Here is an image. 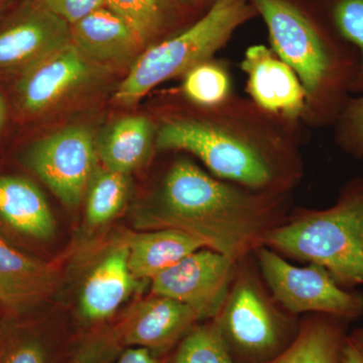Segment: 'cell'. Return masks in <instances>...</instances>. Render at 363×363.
Returning a JSON list of instances; mask_svg holds the SVG:
<instances>
[{"instance_id": "obj_1", "label": "cell", "mask_w": 363, "mask_h": 363, "mask_svg": "<svg viewBox=\"0 0 363 363\" xmlns=\"http://www.w3.org/2000/svg\"><path fill=\"white\" fill-rule=\"evenodd\" d=\"M204 116H175L157 126L156 147L190 152L212 175L255 192L291 194L303 177L300 121L231 95Z\"/></svg>"}, {"instance_id": "obj_2", "label": "cell", "mask_w": 363, "mask_h": 363, "mask_svg": "<svg viewBox=\"0 0 363 363\" xmlns=\"http://www.w3.org/2000/svg\"><path fill=\"white\" fill-rule=\"evenodd\" d=\"M291 194H269L220 180L188 159L167 172L140 225L177 229L236 262L262 247L264 235L288 216Z\"/></svg>"}, {"instance_id": "obj_3", "label": "cell", "mask_w": 363, "mask_h": 363, "mask_svg": "<svg viewBox=\"0 0 363 363\" xmlns=\"http://www.w3.org/2000/svg\"><path fill=\"white\" fill-rule=\"evenodd\" d=\"M272 50L298 76L306 94L303 123L333 125L351 96L357 52L291 0H252Z\"/></svg>"}, {"instance_id": "obj_4", "label": "cell", "mask_w": 363, "mask_h": 363, "mask_svg": "<svg viewBox=\"0 0 363 363\" xmlns=\"http://www.w3.org/2000/svg\"><path fill=\"white\" fill-rule=\"evenodd\" d=\"M262 245L324 267L343 288L363 286V177L345 184L331 207L291 212Z\"/></svg>"}, {"instance_id": "obj_5", "label": "cell", "mask_w": 363, "mask_h": 363, "mask_svg": "<svg viewBox=\"0 0 363 363\" xmlns=\"http://www.w3.org/2000/svg\"><path fill=\"white\" fill-rule=\"evenodd\" d=\"M252 0H214L192 26L140 52L114 98L135 104L169 79L184 76L193 67L211 60L234 32L257 14Z\"/></svg>"}, {"instance_id": "obj_6", "label": "cell", "mask_w": 363, "mask_h": 363, "mask_svg": "<svg viewBox=\"0 0 363 363\" xmlns=\"http://www.w3.org/2000/svg\"><path fill=\"white\" fill-rule=\"evenodd\" d=\"M247 259L238 262L225 303L214 319L235 363H269L292 342L300 320L267 292Z\"/></svg>"}, {"instance_id": "obj_7", "label": "cell", "mask_w": 363, "mask_h": 363, "mask_svg": "<svg viewBox=\"0 0 363 363\" xmlns=\"http://www.w3.org/2000/svg\"><path fill=\"white\" fill-rule=\"evenodd\" d=\"M253 255L272 298L291 315L323 314L348 322L363 317V294L339 285L324 267L294 266L264 245Z\"/></svg>"}, {"instance_id": "obj_8", "label": "cell", "mask_w": 363, "mask_h": 363, "mask_svg": "<svg viewBox=\"0 0 363 363\" xmlns=\"http://www.w3.org/2000/svg\"><path fill=\"white\" fill-rule=\"evenodd\" d=\"M96 142L83 126H70L38 140L26 162L67 207H77L96 167Z\"/></svg>"}, {"instance_id": "obj_9", "label": "cell", "mask_w": 363, "mask_h": 363, "mask_svg": "<svg viewBox=\"0 0 363 363\" xmlns=\"http://www.w3.org/2000/svg\"><path fill=\"white\" fill-rule=\"evenodd\" d=\"M238 266L220 252L201 248L152 279V293L187 305L200 321H208L220 313Z\"/></svg>"}, {"instance_id": "obj_10", "label": "cell", "mask_w": 363, "mask_h": 363, "mask_svg": "<svg viewBox=\"0 0 363 363\" xmlns=\"http://www.w3.org/2000/svg\"><path fill=\"white\" fill-rule=\"evenodd\" d=\"M199 321L187 305L152 294L126 310L112 328L123 347L147 348L164 357Z\"/></svg>"}, {"instance_id": "obj_11", "label": "cell", "mask_w": 363, "mask_h": 363, "mask_svg": "<svg viewBox=\"0 0 363 363\" xmlns=\"http://www.w3.org/2000/svg\"><path fill=\"white\" fill-rule=\"evenodd\" d=\"M250 100L264 111L303 123L306 94L298 76L264 45H250L241 61Z\"/></svg>"}, {"instance_id": "obj_12", "label": "cell", "mask_w": 363, "mask_h": 363, "mask_svg": "<svg viewBox=\"0 0 363 363\" xmlns=\"http://www.w3.org/2000/svg\"><path fill=\"white\" fill-rule=\"evenodd\" d=\"M92 63L72 42L26 67L18 85L23 108L39 113L60 101L92 75Z\"/></svg>"}, {"instance_id": "obj_13", "label": "cell", "mask_w": 363, "mask_h": 363, "mask_svg": "<svg viewBox=\"0 0 363 363\" xmlns=\"http://www.w3.org/2000/svg\"><path fill=\"white\" fill-rule=\"evenodd\" d=\"M70 43V25L37 2L0 32V69H26Z\"/></svg>"}, {"instance_id": "obj_14", "label": "cell", "mask_w": 363, "mask_h": 363, "mask_svg": "<svg viewBox=\"0 0 363 363\" xmlns=\"http://www.w3.org/2000/svg\"><path fill=\"white\" fill-rule=\"evenodd\" d=\"M140 283L128 266V248L123 240L105 253L86 276L80 292L81 316L89 324L104 323Z\"/></svg>"}, {"instance_id": "obj_15", "label": "cell", "mask_w": 363, "mask_h": 363, "mask_svg": "<svg viewBox=\"0 0 363 363\" xmlns=\"http://www.w3.org/2000/svg\"><path fill=\"white\" fill-rule=\"evenodd\" d=\"M71 42L92 64L124 61L147 45L128 21L107 6L72 25Z\"/></svg>"}, {"instance_id": "obj_16", "label": "cell", "mask_w": 363, "mask_h": 363, "mask_svg": "<svg viewBox=\"0 0 363 363\" xmlns=\"http://www.w3.org/2000/svg\"><path fill=\"white\" fill-rule=\"evenodd\" d=\"M59 281L54 264L28 257L0 240V303L23 311L50 297Z\"/></svg>"}, {"instance_id": "obj_17", "label": "cell", "mask_w": 363, "mask_h": 363, "mask_svg": "<svg viewBox=\"0 0 363 363\" xmlns=\"http://www.w3.org/2000/svg\"><path fill=\"white\" fill-rule=\"evenodd\" d=\"M0 219L16 233L51 240L56 222L42 191L23 177L0 176Z\"/></svg>"}, {"instance_id": "obj_18", "label": "cell", "mask_w": 363, "mask_h": 363, "mask_svg": "<svg viewBox=\"0 0 363 363\" xmlns=\"http://www.w3.org/2000/svg\"><path fill=\"white\" fill-rule=\"evenodd\" d=\"M128 266L138 281H152L196 250L204 248L201 240L177 229H155L125 240Z\"/></svg>"}, {"instance_id": "obj_19", "label": "cell", "mask_w": 363, "mask_h": 363, "mask_svg": "<svg viewBox=\"0 0 363 363\" xmlns=\"http://www.w3.org/2000/svg\"><path fill=\"white\" fill-rule=\"evenodd\" d=\"M156 133L157 126L147 117L118 119L98 140V159L107 169L130 175L147 161Z\"/></svg>"}, {"instance_id": "obj_20", "label": "cell", "mask_w": 363, "mask_h": 363, "mask_svg": "<svg viewBox=\"0 0 363 363\" xmlns=\"http://www.w3.org/2000/svg\"><path fill=\"white\" fill-rule=\"evenodd\" d=\"M350 322L323 314L300 320L297 335L269 363H340Z\"/></svg>"}, {"instance_id": "obj_21", "label": "cell", "mask_w": 363, "mask_h": 363, "mask_svg": "<svg viewBox=\"0 0 363 363\" xmlns=\"http://www.w3.org/2000/svg\"><path fill=\"white\" fill-rule=\"evenodd\" d=\"M59 336L35 326L0 330V363H64Z\"/></svg>"}, {"instance_id": "obj_22", "label": "cell", "mask_w": 363, "mask_h": 363, "mask_svg": "<svg viewBox=\"0 0 363 363\" xmlns=\"http://www.w3.org/2000/svg\"><path fill=\"white\" fill-rule=\"evenodd\" d=\"M130 188V175L95 167L84 196L88 226L99 228L113 220L125 205Z\"/></svg>"}, {"instance_id": "obj_23", "label": "cell", "mask_w": 363, "mask_h": 363, "mask_svg": "<svg viewBox=\"0 0 363 363\" xmlns=\"http://www.w3.org/2000/svg\"><path fill=\"white\" fill-rule=\"evenodd\" d=\"M184 96L201 107L216 106L233 94L231 79L224 64L208 60L184 75Z\"/></svg>"}, {"instance_id": "obj_24", "label": "cell", "mask_w": 363, "mask_h": 363, "mask_svg": "<svg viewBox=\"0 0 363 363\" xmlns=\"http://www.w3.org/2000/svg\"><path fill=\"white\" fill-rule=\"evenodd\" d=\"M329 28L357 54L358 65L351 95L363 93V0H327Z\"/></svg>"}, {"instance_id": "obj_25", "label": "cell", "mask_w": 363, "mask_h": 363, "mask_svg": "<svg viewBox=\"0 0 363 363\" xmlns=\"http://www.w3.org/2000/svg\"><path fill=\"white\" fill-rule=\"evenodd\" d=\"M168 363H235L215 319L196 324L173 350Z\"/></svg>"}, {"instance_id": "obj_26", "label": "cell", "mask_w": 363, "mask_h": 363, "mask_svg": "<svg viewBox=\"0 0 363 363\" xmlns=\"http://www.w3.org/2000/svg\"><path fill=\"white\" fill-rule=\"evenodd\" d=\"M138 33L145 44L164 32L174 13V0H104Z\"/></svg>"}, {"instance_id": "obj_27", "label": "cell", "mask_w": 363, "mask_h": 363, "mask_svg": "<svg viewBox=\"0 0 363 363\" xmlns=\"http://www.w3.org/2000/svg\"><path fill=\"white\" fill-rule=\"evenodd\" d=\"M332 126L338 147L354 159H363V93L351 95Z\"/></svg>"}, {"instance_id": "obj_28", "label": "cell", "mask_w": 363, "mask_h": 363, "mask_svg": "<svg viewBox=\"0 0 363 363\" xmlns=\"http://www.w3.org/2000/svg\"><path fill=\"white\" fill-rule=\"evenodd\" d=\"M123 350L111 327H100L86 334L64 363H111Z\"/></svg>"}, {"instance_id": "obj_29", "label": "cell", "mask_w": 363, "mask_h": 363, "mask_svg": "<svg viewBox=\"0 0 363 363\" xmlns=\"http://www.w3.org/2000/svg\"><path fill=\"white\" fill-rule=\"evenodd\" d=\"M38 2L70 26L100 7L106 6L104 0H38Z\"/></svg>"}, {"instance_id": "obj_30", "label": "cell", "mask_w": 363, "mask_h": 363, "mask_svg": "<svg viewBox=\"0 0 363 363\" xmlns=\"http://www.w3.org/2000/svg\"><path fill=\"white\" fill-rule=\"evenodd\" d=\"M340 363H363V327L348 332L341 351Z\"/></svg>"}, {"instance_id": "obj_31", "label": "cell", "mask_w": 363, "mask_h": 363, "mask_svg": "<svg viewBox=\"0 0 363 363\" xmlns=\"http://www.w3.org/2000/svg\"><path fill=\"white\" fill-rule=\"evenodd\" d=\"M169 357H157L143 347H123L111 363H168Z\"/></svg>"}, {"instance_id": "obj_32", "label": "cell", "mask_w": 363, "mask_h": 363, "mask_svg": "<svg viewBox=\"0 0 363 363\" xmlns=\"http://www.w3.org/2000/svg\"><path fill=\"white\" fill-rule=\"evenodd\" d=\"M6 106L4 98L0 95V128H2V124L4 123L6 118Z\"/></svg>"}, {"instance_id": "obj_33", "label": "cell", "mask_w": 363, "mask_h": 363, "mask_svg": "<svg viewBox=\"0 0 363 363\" xmlns=\"http://www.w3.org/2000/svg\"><path fill=\"white\" fill-rule=\"evenodd\" d=\"M191 1H206V0H191ZM211 1V4H213L214 0H210Z\"/></svg>"}, {"instance_id": "obj_34", "label": "cell", "mask_w": 363, "mask_h": 363, "mask_svg": "<svg viewBox=\"0 0 363 363\" xmlns=\"http://www.w3.org/2000/svg\"><path fill=\"white\" fill-rule=\"evenodd\" d=\"M1 327H2L1 324H0V330H1Z\"/></svg>"}, {"instance_id": "obj_35", "label": "cell", "mask_w": 363, "mask_h": 363, "mask_svg": "<svg viewBox=\"0 0 363 363\" xmlns=\"http://www.w3.org/2000/svg\"><path fill=\"white\" fill-rule=\"evenodd\" d=\"M0 1H2V0H0Z\"/></svg>"}]
</instances>
